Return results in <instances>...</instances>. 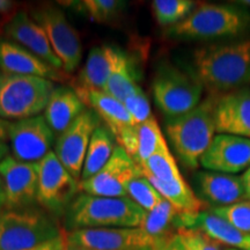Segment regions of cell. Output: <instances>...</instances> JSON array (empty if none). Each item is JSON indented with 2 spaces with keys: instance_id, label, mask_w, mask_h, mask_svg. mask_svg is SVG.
<instances>
[{
  "instance_id": "obj_29",
  "label": "cell",
  "mask_w": 250,
  "mask_h": 250,
  "mask_svg": "<svg viewBox=\"0 0 250 250\" xmlns=\"http://www.w3.org/2000/svg\"><path fill=\"white\" fill-rule=\"evenodd\" d=\"M196 8L191 0H154L152 1L153 14L161 26L171 27L181 22Z\"/></svg>"
},
{
  "instance_id": "obj_19",
  "label": "cell",
  "mask_w": 250,
  "mask_h": 250,
  "mask_svg": "<svg viewBox=\"0 0 250 250\" xmlns=\"http://www.w3.org/2000/svg\"><path fill=\"white\" fill-rule=\"evenodd\" d=\"M126 56V52L112 45L95 46L90 50L85 66L78 76L76 88H73L79 98L92 90L103 92L109 77Z\"/></svg>"
},
{
  "instance_id": "obj_18",
  "label": "cell",
  "mask_w": 250,
  "mask_h": 250,
  "mask_svg": "<svg viewBox=\"0 0 250 250\" xmlns=\"http://www.w3.org/2000/svg\"><path fill=\"white\" fill-rule=\"evenodd\" d=\"M176 229L199 230L219 245L228 246L230 249L250 250V234L241 232L211 211L180 212L176 218Z\"/></svg>"
},
{
  "instance_id": "obj_22",
  "label": "cell",
  "mask_w": 250,
  "mask_h": 250,
  "mask_svg": "<svg viewBox=\"0 0 250 250\" xmlns=\"http://www.w3.org/2000/svg\"><path fill=\"white\" fill-rule=\"evenodd\" d=\"M85 105L73 88L59 86L50 96L43 116L54 133L61 134L86 110Z\"/></svg>"
},
{
  "instance_id": "obj_17",
  "label": "cell",
  "mask_w": 250,
  "mask_h": 250,
  "mask_svg": "<svg viewBox=\"0 0 250 250\" xmlns=\"http://www.w3.org/2000/svg\"><path fill=\"white\" fill-rule=\"evenodd\" d=\"M214 123L217 134H232L250 139L249 87L217 96Z\"/></svg>"
},
{
  "instance_id": "obj_10",
  "label": "cell",
  "mask_w": 250,
  "mask_h": 250,
  "mask_svg": "<svg viewBox=\"0 0 250 250\" xmlns=\"http://www.w3.org/2000/svg\"><path fill=\"white\" fill-rule=\"evenodd\" d=\"M162 240L140 227L78 229L67 233V243L89 250H155Z\"/></svg>"
},
{
  "instance_id": "obj_30",
  "label": "cell",
  "mask_w": 250,
  "mask_h": 250,
  "mask_svg": "<svg viewBox=\"0 0 250 250\" xmlns=\"http://www.w3.org/2000/svg\"><path fill=\"white\" fill-rule=\"evenodd\" d=\"M126 192L127 197L146 212L152 211L164 199L151 182L143 175L130 181L126 187Z\"/></svg>"
},
{
  "instance_id": "obj_11",
  "label": "cell",
  "mask_w": 250,
  "mask_h": 250,
  "mask_svg": "<svg viewBox=\"0 0 250 250\" xmlns=\"http://www.w3.org/2000/svg\"><path fill=\"white\" fill-rule=\"evenodd\" d=\"M101 120L92 109H86L64 132L59 134L55 144V154L76 180H81L83 164L90 139Z\"/></svg>"
},
{
  "instance_id": "obj_8",
  "label": "cell",
  "mask_w": 250,
  "mask_h": 250,
  "mask_svg": "<svg viewBox=\"0 0 250 250\" xmlns=\"http://www.w3.org/2000/svg\"><path fill=\"white\" fill-rule=\"evenodd\" d=\"M79 190L80 182L68 173L55 152L39 162L36 202L50 213L59 215L67 212Z\"/></svg>"
},
{
  "instance_id": "obj_39",
  "label": "cell",
  "mask_w": 250,
  "mask_h": 250,
  "mask_svg": "<svg viewBox=\"0 0 250 250\" xmlns=\"http://www.w3.org/2000/svg\"><path fill=\"white\" fill-rule=\"evenodd\" d=\"M15 2L11 0H0V14H9L15 8Z\"/></svg>"
},
{
  "instance_id": "obj_14",
  "label": "cell",
  "mask_w": 250,
  "mask_h": 250,
  "mask_svg": "<svg viewBox=\"0 0 250 250\" xmlns=\"http://www.w3.org/2000/svg\"><path fill=\"white\" fill-rule=\"evenodd\" d=\"M0 176L5 187V210H21L36 202L39 162H22L7 155L0 162Z\"/></svg>"
},
{
  "instance_id": "obj_5",
  "label": "cell",
  "mask_w": 250,
  "mask_h": 250,
  "mask_svg": "<svg viewBox=\"0 0 250 250\" xmlns=\"http://www.w3.org/2000/svg\"><path fill=\"white\" fill-rule=\"evenodd\" d=\"M56 88L45 78L0 73V118L21 121L35 117L43 110Z\"/></svg>"
},
{
  "instance_id": "obj_20",
  "label": "cell",
  "mask_w": 250,
  "mask_h": 250,
  "mask_svg": "<svg viewBox=\"0 0 250 250\" xmlns=\"http://www.w3.org/2000/svg\"><path fill=\"white\" fill-rule=\"evenodd\" d=\"M0 70L4 73L45 78L51 81H64V71L50 66L23 46L9 40L0 39Z\"/></svg>"
},
{
  "instance_id": "obj_31",
  "label": "cell",
  "mask_w": 250,
  "mask_h": 250,
  "mask_svg": "<svg viewBox=\"0 0 250 250\" xmlns=\"http://www.w3.org/2000/svg\"><path fill=\"white\" fill-rule=\"evenodd\" d=\"M210 211L241 232L250 234V201L248 199L232 205L212 208Z\"/></svg>"
},
{
  "instance_id": "obj_34",
  "label": "cell",
  "mask_w": 250,
  "mask_h": 250,
  "mask_svg": "<svg viewBox=\"0 0 250 250\" xmlns=\"http://www.w3.org/2000/svg\"><path fill=\"white\" fill-rule=\"evenodd\" d=\"M177 235L187 250H221L219 243L199 230L180 229Z\"/></svg>"
},
{
  "instance_id": "obj_2",
  "label": "cell",
  "mask_w": 250,
  "mask_h": 250,
  "mask_svg": "<svg viewBox=\"0 0 250 250\" xmlns=\"http://www.w3.org/2000/svg\"><path fill=\"white\" fill-rule=\"evenodd\" d=\"M250 30V12L239 2L202 4L181 22L168 27L166 35L177 40L237 39Z\"/></svg>"
},
{
  "instance_id": "obj_44",
  "label": "cell",
  "mask_w": 250,
  "mask_h": 250,
  "mask_svg": "<svg viewBox=\"0 0 250 250\" xmlns=\"http://www.w3.org/2000/svg\"><path fill=\"white\" fill-rule=\"evenodd\" d=\"M227 250H237V249H227Z\"/></svg>"
},
{
  "instance_id": "obj_15",
  "label": "cell",
  "mask_w": 250,
  "mask_h": 250,
  "mask_svg": "<svg viewBox=\"0 0 250 250\" xmlns=\"http://www.w3.org/2000/svg\"><path fill=\"white\" fill-rule=\"evenodd\" d=\"M206 170L235 175L250 167V139L215 134L199 161Z\"/></svg>"
},
{
  "instance_id": "obj_38",
  "label": "cell",
  "mask_w": 250,
  "mask_h": 250,
  "mask_svg": "<svg viewBox=\"0 0 250 250\" xmlns=\"http://www.w3.org/2000/svg\"><path fill=\"white\" fill-rule=\"evenodd\" d=\"M11 122L0 118V142H6L8 139V131Z\"/></svg>"
},
{
  "instance_id": "obj_26",
  "label": "cell",
  "mask_w": 250,
  "mask_h": 250,
  "mask_svg": "<svg viewBox=\"0 0 250 250\" xmlns=\"http://www.w3.org/2000/svg\"><path fill=\"white\" fill-rule=\"evenodd\" d=\"M137 153L134 162L140 166L147 161L152 155L167 146L162 131L154 117H151L144 123L136 125Z\"/></svg>"
},
{
  "instance_id": "obj_7",
  "label": "cell",
  "mask_w": 250,
  "mask_h": 250,
  "mask_svg": "<svg viewBox=\"0 0 250 250\" xmlns=\"http://www.w3.org/2000/svg\"><path fill=\"white\" fill-rule=\"evenodd\" d=\"M203 85L193 73L164 64L152 83L155 104L167 118L182 116L202 102Z\"/></svg>"
},
{
  "instance_id": "obj_9",
  "label": "cell",
  "mask_w": 250,
  "mask_h": 250,
  "mask_svg": "<svg viewBox=\"0 0 250 250\" xmlns=\"http://www.w3.org/2000/svg\"><path fill=\"white\" fill-rule=\"evenodd\" d=\"M30 17L45 31L52 50L62 62V71H76L83 58V46L78 31L65 14L55 6H44L35 9Z\"/></svg>"
},
{
  "instance_id": "obj_1",
  "label": "cell",
  "mask_w": 250,
  "mask_h": 250,
  "mask_svg": "<svg viewBox=\"0 0 250 250\" xmlns=\"http://www.w3.org/2000/svg\"><path fill=\"white\" fill-rule=\"evenodd\" d=\"M193 74L212 95H223L250 83V39L230 40L197 48Z\"/></svg>"
},
{
  "instance_id": "obj_6",
  "label": "cell",
  "mask_w": 250,
  "mask_h": 250,
  "mask_svg": "<svg viewBox=\"0 0 250 250\" xmlns=\"http://www.w3.org/2000/svg\"><path fill=\"white\" fill-rule=\"evenodd\" d=\"M62 233L46 212L31 208L0 212V250H28Z\"/></svg>"
},
{
  "instance_id": "obj_33",
  "label": "cell",
  "mask_w": 250,
  "mask_h": 250,
  "mask_svg": "<svg viewBox=\"0 0 250 250\" xmlns=\"http://www.w3.org/2000/svg\"><path fill=\"white\" fill-rule=\"evenodd\" d=\"M123 104L136 124L144 123V122L153 117L151 104H149L147 96L143 92L140 86L137 87L132 93L124 99Z\"/></svg>"
},
{
  "instance_id": "obj_13",
  "label": "cell",
  "mask_w": 250,
  "mask_h": 250,
  "mask_svg": "<svg viewBox=\"0 0 250 250\" xmlns=\"http://www.w3.org/2000/svg\"><path fill=\"white\" fill-rule=\"evenodd\" d=\"M139 175H142L139 166L124 148L117 145L111 159L99 173L80 181V190L92 196L127 197V184Z\"/></svg>"
},
{
  "instance_id": "obj_27",
  "label": "cell",
  "mask_w": 250,
  "mask_h": 250,
  "mask_svg": "<svg viewBox=\"0 0 250 250\" xmlns=\"http://www.w3.org/2000/svg\"><path fill=\"white\" fill-rule=\"evenodd\" d=\"M137 87H139L138 71L134 61L127 55L109 77L103 92L123 102Z\"/></svg>"
},
{
  "instance_id": "obj_42",
  "label": "cell",
  "mask_w": 250,
  "mask_h": 250,
  "mask_svg": "<svg viewBox=\"0 0 250 250\" xmlns=\"http://www.w3.org/2000/svg\"><path fill=\"white\" fill-rule=\"evenodd\" d=\"M66 250H89V249L81 248V247H77V246H73V245H68V243H67Z\"/></svg>"
},
{
  "instance_id": "obj_24",
  "label": "cell",
  "mask_w": 250,
  "mask_h": 250,
  "mask_svg": "<svg viewBox=\"0 0 250 250\" xmlns=\"http://www.w3.org/2000/svg\"><path fill=\"white\" fill-rule=\"evenodd\" d=\"M115 140L116 139L114 134L105 125H100L98 129L94 131L86 153L80 181L94 176L110 160L116 148Z\"/></svg>"
},
{
  "instance_id": "obj_36",
  "label": "cell",
  "mask_w": 250,
  "mask_h": 250,
  "mask_svg": "<svg viewBox=\"0 0 250 250\" xmlns=\"http://www.w3.org/2000/svg\"><path fill=\"white\" fill-rule=\"evenodd\" d=\"M155 250H187L184 248V246L181 242L177 233L173 234V235L166 237L162 241L159 243V246L156 247Z\"/></svg>"
},
{
  "instance_id": "obj_3",
  "label": "cell",
  "mask_w": 250,
  "mask_h": 250,
  "mask_svg": "<svg viewBox=\"0 0 250 250\" xmlns=\"http://www.w3.org/2000/svg\"><path fill=\"white\" fill-rule=\"evenodd\" d=\"M217 96H208L191 111L166 121L168 139L179 160L189 169L198 168L201 158L215 137Z\"/></svg>"
},
{
  "instance_id": "obj_16",
  "label": "cell",
  "mask_w": 250,
  "mask_h": 250,
  "mask_svg": "<svg viewBox=\"0 0 250 250\" xmlns=\"http://www.w3.org/2000/svg\"><path fill=\"white\" fill-rule=\"evenodd\" d=\"M4 34L9 41L23 46L50 66L62 71V62L56 56L45 31L27 12H17L6 21Z\"/></svg>"
},
{
  "instance_id": "obj_40",
  "label": "cell",
  "mask_w": 250,
  "mask_h": 250,
  "mask_svg": "<svg viewBox=\"0 0 250 250\" xmlns=\"http://www.w3.org/2000/svg\"><path fill=\"white\" fill-rule=\"evenodd\" d=\"M5 204H6L5 187H4V182H2L1 176H0V212L5 210Z\"/></svg>"
},
{
  "instance_id": "obj_4",
  "label": "cell",
  "mask_w": 250,
  "mask_h": 250,
  "mask_svg": "<svg viewBox=\"0 0 250 250\" xmlns=\"http://www.w3.org/2000/svg\"><path fill=\"white\" fill-rule=\"evenodd\" d=\"M146 211L129 197H99L83 193L76 197L66 212L72 230L96 228L140 227Z\"/></svg>"
},
{
  "instance_id": "obj_28",
  "label": "cell",
  "mask_w": 250,
  "mask_h": 250,
  "mask_svg": "<svg viewBox=\"0 0 250 250\" xmlns=\"http://www.w3.org/2000/svg\"><path fill=\"white\" fill-rule=\"evenodd\" d=\"M139 170L140 174L146 179H154L158 181H169L182 176L168 146L162 147L147 161L140 165Z\"/></svg>"
},
{
  "instance_id": "obj_12",
  "label": "cell",
  "mask_w": 250,
  "mask_h": 250,
  "mask_svg": "<svg viewBox=\"0 0 250 250\" xmlns=\"http://www.w3.org/2000/svg\"><path fill=\"white\" fill-rule=\"evenodd\" d=\"M12 156L19 161L37 164L51 152L55 133L44 116L11 122L8 131Z\"/></svg>"
},
{
  "instance_id": "obj_41",
  "label": "cell",
  "mask_w": 250,
  "mask_h": 250,
  "mask_svg": "<svg viewBox=\"0 0 250 250\" xmlns=\"http://www.w3.org/2000/svg\"><path fill=\"white\" fill-rule=\"evenodd\" d=\"M8 146L6 145L5 142H0V162H1L4 159L6 158V156L8 155Z\"/></svg>"
},
{
  "instance_id": "obj_25",
  "label": "cell",
  "mask_w": 250,
  "mask_h": 250,
  "mask_svg": "<svg viewBox=\"0 0 250 250\" xmlns=\"http://www.w3.org/2000/svg\"><path fill=\"white\" fill-rule=\"evenodd\" d=\"M179 213L180 211L164 198L156 208L146 212L140 228L154 239L164 240L173 235L170 230L176 228V218Z\"/></svg>"
},
{
  "instance_id": "obj_23",
  "label": "cell",
  "mask_w": 250,
  "mask_h": 250,
  "mask_svg": "<svg viewBox=\"0 0 250 250\" xmlns=\"http://www.w3.org/2000/svg\"><path fill=\"white\" fill-rule=\"evenodd\" d=\"M80 99L98 114L100 120L104 122L105 126L111 131L115 138L123 130L137 125L123 102L102 90H92L83 94Z\"/></svg>"
},
{
  "instance_id": "obj_21",
  "label": "cell",
  "mask_w": 250,
  "mask_h": 250,
  "mask_svg": "<svg viewBox=\"0 0 250 250\" xmlns=\"http://www.w3.org/2000/svg\"><path fill=\"white\" fill-rule=\"evenodd\" d=\"M195 182L201 196L215 205L214 208L232 205L247 199L241 176L210 170L199 171L196 174Z\"/></svg>"
},
{
  "instance_id": "obj_32",
  "label": "cell",
  "mask_w": 250,
  "mask_h": 250,
  "mask_svg": "<svg viewBox=\"0 0 250 250\" xmlns=\"http://www.w3.org/2000/svg\"><path fill=\"white\" fill-rule=\"evenodd\" d=\"M125 2L117 0H85L80 2V7L92 21L104 23L112 20L121 13Z\"/></svg>"
},
{
  "instance_id": "obj_37",
  "label": "cell",
  "mask_w": 250,
  "mask_h": 250,
  "mask_svg": "<svg viewBox=\"0 0 250 250\" xmlns=\"http://www.w3.org/2000/svg\"><path fill=\"white\" fill-rule=\"evenodd\" d=\"M241 180H242L243 188H245L246 198L248 199V201H250V167L241 175Z\"/></svg>"
},
{
  "instance_id": "obj_35",
  "label": "cell",
  "mask_w": 250,
  "mask_h": 250,
  "mask_svg": "<svg viewBox=\"0 0 250 250\" xmlns=\"http://www.w3.org/2000/svg\"><path fill=\"white\" fill-rule=\"evenodd\" d=\"M67 248V234L62 233L61 236L56 237V239L51 240V241L43 243L34 248L28 250H66Z\"/></svg>"
},
{
  "instance_id": "obj_43",
  "label": "cell",
  "mask_w": 250,
  "mask_h": 250,
  "mask_svg": "<svg viewBox=\"0 0 250 250\" xmlns=\"http://www.w3.org/2000/svg\"><path fill=\"white\" fill-rule=\"evenodd\" d=\"M239 2V4H241L243 6H246V7L250 8V0H240V1H236Z\"/></svg>"
}]
</instances>
